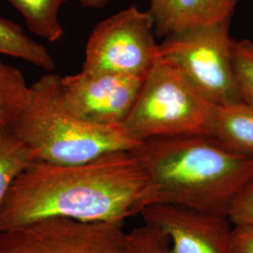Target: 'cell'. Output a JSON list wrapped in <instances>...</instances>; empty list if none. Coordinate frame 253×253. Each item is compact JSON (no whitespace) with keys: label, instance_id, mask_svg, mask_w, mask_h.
I'll return each mask as SVG.
<instances>
[{"label":"cell","instance_id":"6da1fadb","mask_svg":"<svg viewBox=\"0 0 253 253\" xmlns=\"http://www.w3.org/2000/svg\"><path fill=\"white\" fill-rule=\"evenodd\" d=\"M146 182L129 151L79 165L33 162L9 188L0 208V230L51 217L124 224L138 215Z\"/></svg>","mask_w":253,"mask_h":253},{"label":"cell","instance_id":"7a4b0ae2","mask_svg":"<svg viewBox=\"0 0 253 253\" xmlns=\"http://www.w3.org/2000/svg\"><path fill=\"white\" fill-rule=\"evenodd\" d=\"M130 152L147 177L138 214L165 205L228 217L236 195L253 178V159L204 134L151 138Z\"/></svg>","mask_w":253,"mask_h":253},{"label":"cell","instance_id":"3957f363","mask_svg":"<svg viewBox=\"0 0 253 253\" xmlns=\"http://www.w3.org/2000/svg\"><path fill=\"white\" fill-rule=\"evenodd\" d=\"M60 78L48 73L31 84L27 107L9 129L34 162L79 165L106 154L130 152L143 142L124 124H99L74 116L64 105Z\"/></svg>","mask_w":253,"mask_h":253},{"label":"cell","instance_id":"277c9868","mask_svg":"<svg viewBox=\"0 0 253 253\" xmlns=\"http://www.w3.org/2000/svg\"><path fill=\"white\" fill-rule=\"evenodd\" d=\"M213 104L160 56L145 80L124 125L140 141L164 136L207 134Z\"/></svg>","mask_w":253,"mask_h":253},{"label":"cell","instance_id":"5b68a950","mask_svg":"<svg viewBox=\"0 0 253 253\" xmlns=\"http://www.w3.org/2000/svg\"><path fill=\"white\" fill-rule=\"evenodd\" d=\"M230 23L193 27L167 37L161 56L212 104L240 101L233 69Z\"/></svg>","mask_w":253,"mask_h":253},{"label":"cell","instance_id":"8992f818","mask_svg":"<svg viewBox=\"0 0 253 253\" xmlns=\"http://www.w3.org/2000/svg\"><path fill=\"white\" fill-rule=\"evenodd\" d=\"M148 11L134 5L104 19L93 29L83 71L145 75L161 56Z\"/></svg>","mask_w":253,"mask_h":253},{"label":"cell","instance_id":"52a82bcc","mask_svg":"<svg viewBox=\"0 0 253 253\" xmlns=\"http://www.w3.org/2000/svg\"><path fill=\"white\" fill-rule=\"evenodd\" d=\"M123 223L51 217L0 230V253H123Z\"/></svg>","mask_w":253,"mask_h":253},{"label":"cell","instance_id":"ba28073f","mask_svg":"<svg viewBox=\"0 0 253 253\" xmlns=\"http://www.w3.org/2000/svg\"><path fill=\"white\" fill-rule=\"evenodd\" d=\"M145 77L82 70L60 78L61 97L65 107L78 118L105 125L124 124Z\"/></svg>","mask_w":253,"mask_h":253},{"label":"cell","instance_id":"9c48e42d","mask_svg":"<svg viewBox=\"0 0 253 253\" xmlns=\"http://www.w3.org/2000/svg\"><path fill=\"white\" fill-rule=\"evenodd\" d=\"M139 215L166 234L172 253H233L228 217L165 205L144 208Z\"/></svg>","mask_w":253,"mask_h":253},{"label":"cell","instance_id":"30bf717a","mask_svg":"<svg viewBox=\"0 0 253 253\" xmlns=\"http://www.w3.org/2000/svg\"><path fill=\"white\" fill-rule=\"evenodd\" d=\"M238 0H150L147 10L155 33L170 36L181 31L231 20Z\"/></svg>","mask_w":253,"mask_h":253},{"label":"cell","instance_id":"8fae6325","mask_svg":"<svg viewBox=\"0 0 253 253\" xmlns=\"http://www.w3.org/2000/svg\"><path fill=\"white\" fill-rule=\"evenodd\" d=\"M206 135L233 152L253 159V106L241 100L213 104Z\"/></svg>","mask_w":253,"mask_h":253},{"label":"cell","instance_id":"7c38bea8","mask_svg":"<svg viewBox=\"0 0 253 253\" xmlns=\"http://www.w3.org/2000/svg\"><path fill=\"white\" fill-rule=\"evenodd\" d=\"M30 93L23 73L0 59V130L11 129L18 122Z\"/></svg>","mask_w":253,"mask_h":253},{"label":"cell","instance_id":"4fadbf2b","mask_svg":"<svg viewBox=\"0 0 253 253\" xmlns=\"http://www.w3.org/2000/svg\"><path fill=\"white\" fill-rule=\"evenodd\" d=\"M0 54H7L32 64L48 73L55 68L53 56L27 35L20 25L0 17Z\"/></svg>","mask_w":253,"mask_h":253},{"label":"cell","instance_id":"5bb4252c","mask_svg":"<svg viewBox=\"0 0 253 253\" xmlns=\"http://www.w3.org/2000/svg\"><path fill=\"white\" fill-rule=\"evenodd\" d=\"M24 17L27 28L37 36L54 42L63 36L59 9L68 0H7Z\"/></svg>","mask_w":253,"mask_h":253},{"label":"cell","instance_id":"9a60e30c","mask_svg":"<svg viewBox=\"0 0 253 253\" xmlns=\"http://www.w3.org/2000/svg\"><path fill=\"white\" fill-rule=\"evenodd\" d=\"M34 162L31 153L9 129L0 130V208L13 180Z\"/></svg>","mask_w":253,"mask_h":253},{"label":"cell","instance_id":"2e32d148","mask_svg":"<svg viewBox=\"0 0 253 253\" xmlns=\"http://www.w3.org/2000/svg\"><path fill=\"white\" fill-rule=\"evenodd\" d=\"M232 56L239 99L253 106V41L233 39Z\"/></svg>","mask_w":253,"mask_h":253},{"label":"cell","instance_id":"e0dca14e","mask_svg":"<svg viewBox=\"0 0 253 253\" xmlns=\"http://www.w3.org/2000/svg\"><path fill=\"white\" fill-rule=\"evenodd\" d=\"M123 253H172L169 237L160 228L145 222L126 233Z\"/></svg>","mask_w":253,"mask_h":253},{"label":"cell","instance_id":"ac0fdd59","mask_svg":"<svg viewBox=\"0 0 253 253\" xmlns=\"http://www.w3.org/2000/svg\"><path fill=\"white\" fill-rule=\"evenodd\" d=\"M228 218L234 225L253 224V178L245 185L233 201Z\"/></svg>","mask_w":253,"mask_h":253},{"label":"cell","instance_id":"d6986e66","mask_svg":"<svg viewBox=\"0 0 253 253\" xmlns=\"http://www.w3.org/2000/svg\"><path fill=\"white\" fill-rule=\"evenodd\" d=\"M231 246L233 253H253V224L234 225Z\"/></svg>","mask_w":253,"mask_h":253},{"label":"cell","instance_id":"ffe728a7","mask_svg":"<svg viewBox=\"0 0 253 253\" xmlns=\"http://www.w3.org/2000/svg\"><path fill=\"white\" fill-rule=\"evenodd\" d=\"M82 6L86 8H102L109 2V0H79Z\"/></svg>","mask_w":253,"mask_h":253}]
</instances>
